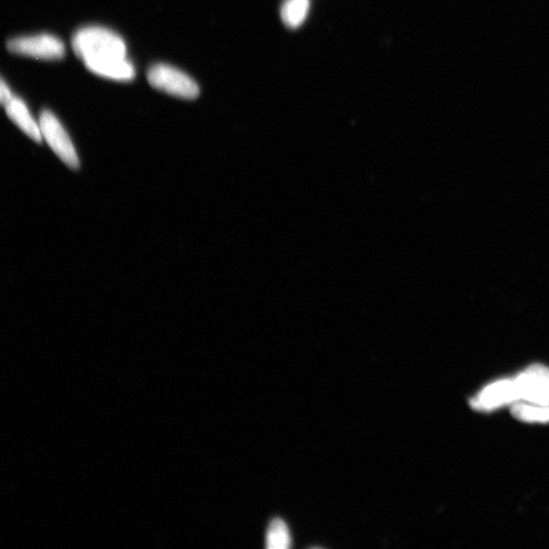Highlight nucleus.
Instances as JSON below:
<instances>
[{"instance_id":"nucleus-9","label":"nucleus","mask_w":549,"mask_h":549,"mask_svg":"<svg viewBox=\"0 0 549 549\" xmlns=\"http://www.w3.org/2000/svg\"><path fill=\"white\" fill-rule=\"evenodd\" d=\"M310 10L311 0H284L280 16L286 27L297 29L308 19Z\"/></svg>"},{"instance_id":"nucleus-7","label":"nucleus","mask_w":549,"mask_h":549,"mask_svg":"<svg viewBox=\"0 0 549 549\" xmlns=\"http://www.w3.org/2000/svg\"><path fill=\"white\" fill-rule=\"evenodd\" d=\"M86 68L93 74L118 82H130L136 77L131 61L125 58H105L84 61Z\"/></svg>"},{"instance_id":"nucleus-11","label":"nucleus","mask_w":549,"mask_h":549,"mask_svg":"<svg viewBox=\"0 0 549 549\" xmlns=\"http://www.w3.org/2000/svg\"><path fill=\"white\" fill-rule=\"evenodd\" d=\"M266 545L269 549H287L292 545V539L286 523L280 519H274L267 532Z\"/></svg>"},{"instance_id":"nucleus-3","label":"nucleus","mask_w":549,"mask_h":549,"mask_svg":"<svg viewBox=\"0 0 549 549\" xmlns=\"http://www.w3.org/2000/svg\"><path fill=\"white\" fill-rule=\"evenodd\" d=\"M39 125L43 139L53 152L70 168L78 169L80 161L71 138L56 116L44 110L40 114Z\"/></svg>"},{"instance_id":"nucleus-10","label":"nucleus","mask_w":549,"mask_h":549,"mask_svg":"<svg viewBox=\"0 0 549 549\" xmlns=\"http://www.w3.org/2000/svg\"><path fill=\"white\" fill-rule=\"evenodd\" d=\"M512 415L527 423H548L549 405H540L519 401L512 405Z\"/></svg>"},{"instance_id":"nucleus-2","label":"nucleus","mask_w":549,"mask_h":549,"mask_svg":"<svg viewBox=\"0 0 549 549\" xmlns=\"http://www.w3.org/2000/svg\"><path fill=\"white\" fill-rule=\"evenodd\" d=\"M150 85L169 95L193 100L199 97L200 88L185 73L167 65H156L148 72Z\"/></svg>"},{"instance_id":"nucleus-8","label":"nucleus","mask_w":549,"mask_h":549,"mask_svg":"<svg viewBox=\"0 0 549 549\" xmlns=\"http://www.w3.org/2000/svg\"><path fill=\"white\" fill-rule=\"evenodd\" d=\"M5 108L7 115L12 121H14V124L17 127H19L33 141L37 143L42 142L43 137L40 125L37 124L23 100L18 97H14V99Z\"/></svg>"},{"instance_id":"nucleus-5","label":"nucleus","mask_w":549,"mask_h":549,"mask_svg":"<svg viewBox=\"0 0 549 549\" xmlns=\"http://www.w3.org/2000/svg\"><path fill=\"white\" fill-rule=\"evenodd\" d=\"M515 381L520 401L549 405V368L547 366L530 365Z\"/></svg>"},{"instance_id":"nucleus-1","label":"nucleus","mask_w":549,"mask_h":549,"mask_svg":"<svg viewBox=\"0 0 549 549\" xmlns=\"http://www.w3.org/2000/svg\"><path fill=\"white\" fill-rule=\"evenodd\" d=\"M72 45L76 55L83 61L127 57L125 40L102 27L80 29L75 33Z\"/></svg>"},{"instance_id":"nucleus-6","label":"nucleus","mask_w":549,"mask_h":549,"mask_svg":"<svg viewBox=\"0 0 549 549\" xmlns=\"http://www.w3.org/2000/svg\"><path fill=\"white\" fill-rule=\"evenodd\" d=\"M520 401L515 379H506L485 387L470 400V406L483 412H490Z\"/></svg>"},{"instance_id":"nucleus-4","label":"nucleus","mask_w":549,"mask_h":549,"mask_svg":"<svg viewBox=\"0 0 549 549\" xmlns=\"http://www.w3.org/2000/svg\"><path fill=\"white\" fill-rule=\"evenodd\" d=\"M7 47L14 54L45 60L61 59L66 55L64 42L49 34L14 38L8 41Z\"/></svg>"},{"instance_id":"nucleus-12","label":"nucleus","mask_w":549,"mask_h":549,"mask_svg":"<svg viewBox=\"0 0 549 549\" xmlns=\"http://www.w3.org/2000/svg\"><path fill=\"white\" fill-rule=\"evenodd\" d=\"M14 97L9 86L6 84L5 80L2 79V83H0V101H2V104L6 107Z\"/></svg>"}]
</instances>
